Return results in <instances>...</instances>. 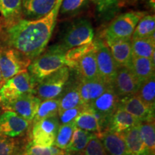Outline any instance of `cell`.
<instances>
[{"mask_svg":"<svg viewBox=\"0 0 155 155\" xmlns=\"http://www.w3.org/2000/svg\"><path fill=\"white\" fill-rule=\"evenodd\" d=\"M62 0H57L54 8L40 19H19L6 30L9 46L15 48L31 61L45 50L55 28Z\"/></svg>","mask_w":155,"mask_h":155,"instance_id":"6da1fadb","label":"cell"},{"mask_svg":"<svg viewBox=\"0 0 155 155\" xmlns=\"http://www.w3.org/2000/svg\"><path fill=\"white\" fill-rule=\"evenodd\" d=\"M66 51L61 45H56L51 46L31 61L28 72L35 86L61 68L67 66L70 68V63L65 56Z\"/></svg>","mask_w":155,"mask_h":155,"instance_id":"7a4b0ae2","label":"cell"},{"mask_svg":"<svg viewBox=\"0 0 155 155\" xmlns=\"http://www.w3.org/2000/svg\"><path fill=\"white\" fill-rule=\"evenodd\" d=\"M145 15L142 12H130L116 17L105 32L106 43L131 40L136 26Z\"/></svg>","mask_w":155,"mask_h":155,"instance_id":"3957f363","label":"cell"},{"mask_svg":"<svg viewBox=\"0 0 155 155\" xmlns=\"http://www.w3.org/2000/svg\"><path fill=\"white\" fill-rule=\"evenodd\" d=\"M31 60L20 51L9 46L0 48V71L2 83L28 71Z\"/></svg>","mask_w":155,"mask_h":155,"instance_id":"277c9868","label":"cell"},{"mask_svg":"<svg viewBox=\"0 0 155 155\" xmlns=\"http://www.w3.org/2000/svg\"><path fill=\"white\" fill-rule=\"evenodd\" d=\"M69 78V68H61L39 83L35 88V94L41 101L59 98L67 86Z\"/></svg>","mask_w":155,"mask_h":155,"instance_id":"5b68a950","label":"cell"},{"mask_svg":"<svg viewBox=\"0 0 155 155\" xmlns=\"http://www.w3.org/2000/svg\"><path fill=\"white\" fill-rule=\"evenodd\" d=\"M35 85L27 71L12 77L0 86V104L12 101L25 94L35 93Z\"/></svg>","mask_w":155,"mask_h":155,"instance_id":"8992f818","label":"cell"},{"mask_svg":"<svg viewBox=\"0 0 155 155\" xmlns=\"http://www.w3.org/2000/svg\"><path fill=\"white\" fill-rule=\"evenodd\" d=\"M60 125L58 115L42 119L34 124L31 134V142L40 147L53 146Z\"/></svg>","mask_w":155,"mask_h":155,"instance_id":"52a82bcc","label":"cell"},{"mask_svg":"<svg viewBox=\"0 0 155 155\" xmlns=\"http://www.w3.org/2000/svg\"><path fill=\"white\" fill-rule=\"evenodd\" d=\"M94 31L91 22L86 19L75 22L68 30L61 46L65 50L93 42Z\"/></svg>","mask_w":155,"mask_h":155,"instance_id":"ba28073f","label":"cell"},{"mask_svg":"<svg viewBox=\"0 0 155 155\" xmlns=\"http://www.w3.org/2000/svg\"><path fill=\"white\" fill-rule=\"evenodd\" d=\"M96 57L99 78L112 86L118 67L114 61L108 45L103 40L95 41Z\"/></svg>","mask_w":155,"mask_h":155,"instance_id":"9c48e42d","label":"cell"},{"mask_svg":"<svg viewBox=\"0 0 155 155\" xmlns=\"http://www.w3.org/2000/svg\"><path fill=\"white\" fill-rule=\"evenodd\" d=\"M41 101L35 93H31L23 95L2 106L4 108L15 112L30 123L33 120Z\"/></svg>","mask_w":155,"mask_h":155,"instance_id":"30bf717a","label":"cell"},{"mask_svg":"<svg viewBox=\"0 0 155 155\" xmlns=\"http://www.w3.org/2000/svg\"><path fill=\"white\" fill-rule=\"evenodd\" d=\"M140 86L141 83L130 68H118L112 86L120 99L137 94Z\"/></svg>","mask_w":155,"mask_h":155,"instance_id":"8fae6325","label":"cell"},{"mask_svg":"<svg viewBox=\"0 0 155 155\" xmlns=\"http://www.w3.org/2000/svg\"><path fill=\"white\" fill-rule=\"evenodd\" d=\"M119 100L120 98L114 91L113 86H111L88 106L101 116L108 127L111 116L119 106Z\"/></svg>","mask_w":155,"mask_h":155,"instance_id":"7c38bea8","label":"cell"},{"mask_svg":"<svg viewBox=\"0 0 155 155\" xmlns=\"http://www.w3.org/2000/svg\"><path fill=\"white\" fill-rule=\"evenodd\" d=\"M30 126V122L15 112L7 111L0 116V136L15 138L24 134Z\"/></svg>","mask_w":155,"mask_h":155,"instance_id":"4fadbf2b","label":"cell"},{"mask_svg":"<svg viewBox=\"0 0 155 155\" xmlns=\"http://www.w3.org/2000/svg\"><path fill=\"white\" fill-rule=\"evenodd\" d=\"M118 107L131 114L141 123L154 121V108L146 105L137 94L121 98Z\"/></svg>","mask_w":155,"mask_h":155,"instance_id":"5bb4252c","label":"cell"},{"mask_svg":"<svg viewBox=\"0 0 155 155\" xmlns=\"http://www.w3.org/2000/svg\"><path fill=\"white\" fill-rule=\"evenodd\" d=\"M111 85L100 78L86 80L79 78L78 88L83 105L88 106L99 97Z\"/></svg>","mask_w":155,"mask_h":155,"instance_id":"9a60e30c","label":"cell"},{"mask_svg":"<svg viewBox=\"0 0 155 155\" xmlns=\"http://www.w3.org/2000/svg\"><path fill=\"white\" fill-rule=\"evenodd\" d=\"M99 137L106 155H129L122 134L106 130Z\"/></svg>","mask_w":155,"mask_h":155,"instance_id":"2e32d148","label":"cell"},{"mask_svg":"<svg viewBox=\"0 0 155 155\" xmlns=\"http://www.w3.org/2000/svg\"><path fill=\"white\" fill-rule=\"evenodd\" d=\"M57 0H22V13L28 19L42 18L55 7Z\"/></svg>","mask_w":155,"mask_h":155,"instance_id":"e0dca14e","label":"cell"},{"mask_svg":"<svg viewBox=\"0 0 155 155\" xmlns=\"http://www.w3.org/2000/svg\"><path fill=\"white\" fill-rule=\"evenodd\" d=\"M84 106V109L74 120L75 127L100 136L103 133V130L99 115L89 106Z\"/></svg>","mask_w":155,"mask_h":155,"instance_id":"ac0fdd59","label":"cell"},{"mask_svg":"<svg viewBox=\"0 0 155 155\" xmlns=\"http://www.w3.org/2000/svg\"><path fill=\"white\" fill-rule=\"evenodd\" d=\"M141 122L134 116L118 107L108 122L107 130L118 134H123L131 128L138 126Z\"/></svg>","mask_w":155,"mask_h":155,"instance_id":"d6986e66","label":"cell"},{"mask_svg":"<svg viewBox=\"0 0 155 155\" xmlns=\"http://www.w3.org/2000/svg\"><path fill=\"white\" fill-rule=\"evenodd\" d=\"M107 45L117 67H126L130 68L132 58L131 40L108 42Z\"/></svg>","mask_w":155,"mask_h":155,"instance_id":"ffe728a7","label":"cell"},{"mask_svg":"<svg viewBox=\"0 0 155 155\" xmlns=\"http://www.w3.org/2000/svg\"><path fill=\"white\" fill-rule=\"evenodd\" d=\"M129 155H152L141 138L139 125L122 134Z\"/></svg>","mask_w":155,"mask_h":155,"instance_id":"44dd1931","label":"cell"},{"mask_svg":"<svg viewBox=\"0 0 155 155\" xmlns=\"http://www.w3.org/2000/svg\"><path fill=\"white\" fill-rule=\"evenodd\" d=\"M74 69L77 70L81 79L91 80L99 78L96 63V48L81 58L76 63Z\"/></svg>","mask_w":155,"mask_h":155,"instance_id":"7402d4cb","label":"cell"},{"mask_svg":"<svg viewBox=\"0 0 155 155\" xmlns=\"http://www.w3.org/2000/svg\"><path fill=\"white\" fill-rule=\"evenodd\" d=\"M154 65L151 59L132 55L130 69L141 84L154 76Z\"/></svg>","mask_w":155,"mask_h":155,"instance_id":"603a6c76","label":"cell"},{"mask_svg":"<svg viewBox=\"0 0 155 155\" xmlns=\"http://www.w3.org/2000/svg\"><path fill=\"white\" fill-rule=\"evenodd\" d=\"M65 90L62 93L59 98V109L58 114L65 110L73 108L78 106L83 105L81 101L78 88V82L67 84Z\"/></svg>","mask_w":155,"mask_h":155,"instance_id":"cb8c5ba5","label":"cell"},{"mask_svg":"<svg viewBox=\"0 0 155 155\" xmlns=\"http://www.w3.org/2000/svg\"><path fill=\"white\" fill-rule=\"evenodd\" d=\"M131 40L133 55L149 58L154 63V36L148 38H131Z\"/></svg>","mask_w":155,"mask_h":155,"instance_id":"d4e9b609","label":"cell"},{"mask_svg":"<svg viewBox=\"0 0 155 155\" xmlns=\"http://www.w3.org/2000/svg\"><path fill=\"white\" fill-rule=\"evenodd\" d=\"M93 134L75 127L72 139L65 150L69 155H82Z\"/></svg>","mask_w":155,"mask_h":155,"instance_id":"484cf974","label":"cell"},{"mask_svg":"<svg viewBox=\"0 0 155 155\" xmlns=\"http://www.w3.org/2000/svg\"><path fill=\"white\" fill-rule=\"evenodd\" d=\"M0 13L9 25L20 18L22 0H0Z\"/></svg>","mask_w":155,"mask_h":155,"instance_id":"4316f807","label":"cell"},{"mask_svg":"<svg viewBox=\"0 0 155 155\" xmlns=\"http://www.w3.org/2000/svg\"><path fill=\"white\" fill-rule=\"evenodd\" d=\"M25 148L19 139L0 136V155H24Z\"/></svg>","mask_w":155,"mask_h":155,"instance_id":"83f0119b","label":"cell"},{"mask_svg":"<svg viewBox=\"0 0 155 155\" xmlns=\"http://www.w3.org/2000/svg\"><path fill=\"white\" fill-rule=\"evenodd\" d=\"M59 109V98H53L42 101L38 111L32 120V124L42 119L58 115Z\"/></svg>","mask_w":155,"mask_h":155,"instance_id":"f1b7e54d","label":"cell"},{"mask_svg":"<svg viewBox=\"0 0 155 155\" xmlns=\"http://www.w3.org/2000/svg\"><path fill=\"white\" fill-rule=\"evenodd\" d=\"M154 15H145L138 22L131 38H148L154 36Z\"/></svg>","mask_w":155,"mask_h":155,"instance_id":"f546056e","label":"cell"},{"mask_svg":"<svg viewBox=\"0 0 155 155\" xmlns=\"http://www.w3.org/2000/svg\"><path fill=\"white\" fill-rule=\"evenodd\" d=\"M137 96L150 107H155V78L154 75L143 82L137 91Z\"/></svg>","mask_w":155,"mask_h":155,"instance_id":"4dcf8cb0","label":"cell"},{"mask_svg":"<svg viewBox=\"0 0 155 155\" xmlns=\"http://www.w3.org/2000/svg\"><path fill=\"white\" fill-rule=\"evenodd\" d=\"M75 128L74 121L66 124H61L56 135L54 145L58 148L65 150L71 142Z\"/></svg>","mask_w":155,"mask_h":155,"instance_id":"1f68e13d","label":"cell"},{"mask_svg":"<svg viewBox=\"0 0 155 155\" xmlns=\"http://www.w3.org/2000/svg\"><path fill=\"white\" fill-rule=\"evenodd\" d=\"M139 131L141 138L151 154L155 155L154 121L141 122L139 124Z\"/></svg>","mask_w":155,"mask_h":155,"instance_id":"d6a6232c","label":"cell"},{"mask_svg":"<svg viewBox=\"0 0 155 155\" xmlns=\"http://www.w3.org/2000/svg\"><path fill=\"white\" fill-rule=\"evenodd\" d=\"M95 48H96V44L95 42L93 41L89 44L78 46L68 50L65 56L70 63V68L74 69L77 62L89 52L95 50Z\"/></svg>","mask_w":155,"mask_h":155,"instance_id":"836d02e7","label":"cell"},{"mask_svg":"<svg viewBox=\"0 0 155 155\" xmlns=\"http://www.w3.org/2000/svg\"><path fill=\"white\" fill-rule=\"evenodd\" d=\"M67 152L56 147H40L32 142L26 145L24 155H66Z\"/></svg>","mask_w":155,"mask_h":155,"instance_id":"e575fe53","label":"cell"},{"mask_svg":"<svg viewBox=\"0 0 155 155\" xmlns=\"http://www.w3.org/2000/svg\"><path fill=\"white\" fill-rule=\"evenodd\" d=\"M82 155H106L99 136L93 134Z\"/></svg>","mask_w":155,"mask_h":155,"instance_id":"d590c367","label":"cell"},{"mask_svg":"<svg viewBox=\"0 0 155 155\" xmlns=\"http://www.w3.org/2000/svg\"><path fill=\"white\" fill-rule=\"evenodd\" d=\"M84 107V105H81L80 106H78V107L65 110L61 114H58L60 124H66L73 122L75 118L83 111Z\"/></svg>","mask_w":155,"mask_h":155,"instance_id":"8d00e7d4","label":"cell"},{"mask_svg":"<svg viewBox=\"0 0 155 155\" xmlns=\"http://www.w3.org/2000/svg\"><path fill=\"white\" fill-rule=\"evenodd\" d=\"M86 0H62L60 10L62 13L73 12L80 9Z\"/></svg>","mask_w":155,"mask_h":155,"instance_id":"74e56055","label":"cell"},{"mask_svg":"<svg viewBox=\"0 0 155 155\" xmlns=\"http://www.w3.org/2000/svg\"><path fill=\"white\" fill-rule=\"evenodd\" d=\"M94 1L96 2L100 7H103V6H106L108 4L112 3L114 0H94Z\"/></svg>","mask_w":155,"mask_h":155,"instance_id":"f35d334b","label":"cell"},{"mask_svg":"<svg viewBox=\"0 0 155 155\" xmlns=\"http://www.w3.org/2000/svg\"><path fill=\"white\" fill-rule=\"evenodd\" d=\"M2 73H1V71H0V86L2 85Z\"/></svg>","mask_w":155,"mask_h":155,"instance_id":"ab89813d","label":"cell"},{"mask_svg":"<svg viewBox=\"0 0 155 155\" xmlns=\"http://www.w3.org/2000/svg\"><path fill=\"white\" fill-rule=\"evenodd\" d=\"M66 155H69V154H66Z\"/></svg>","mask_w":155,"mask_h":155,"instance_id":"60d3db41","label":"cell"}]
</instances>
